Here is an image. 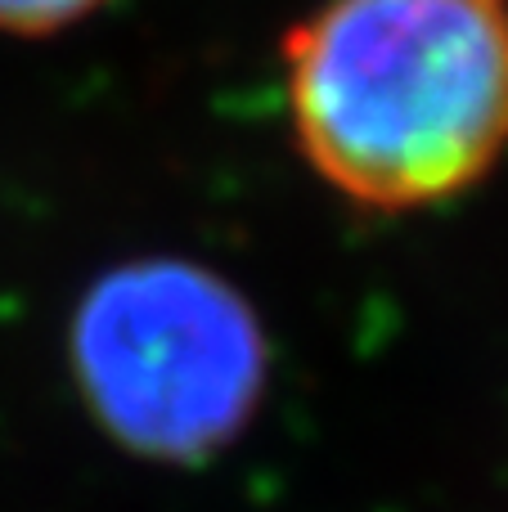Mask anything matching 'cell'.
<instances>
[{
	"mask_svg": "<svg viewBox=\"0 0 508 512\" xmlns=\"http://www.w3.org/2000/svg\"><path fill=\"white\" fill-rule=\"evenodd\" d=\"M108 0H0V32L9 36H50L90 18Z\"/></svg>",
	"mask_w": 508,
	"mask_h": 512,
	"instance_id": "cell-3",
	"label": "cell"
},
{
	"mask_svg": "<svg viewBox=\"0 0 508 512\" xmlns=\"http://www.w3.org/2000/svg\"><path fill=\"white\" fill-rule=\"evenodd\" d=\"M68 360L95 423L162 463L225 450L270 378L252 301L185 256H140L99 274L72 310Z\"/></svg>",
	"mask_w": 508,
	"mask_h": 512,
	"instance_id": "cell-2",
	"label": "cell"
},
{
	"mask_svg": "<svg viewBox=\"0 0 508 512\" xmlns=\"http://www.w3.org/2000/svg\"><path fill=\"white\" fill-rule=\"evenodd\" d=\"M284 68L297 149L360 207L446 203L508 149L504 0H324Z\"/></svg>",
	"mask_w": 508,
	"mask_h": 512,
	"instance_id": "cell-1",
	"label": "cell"
}]
</instances>
